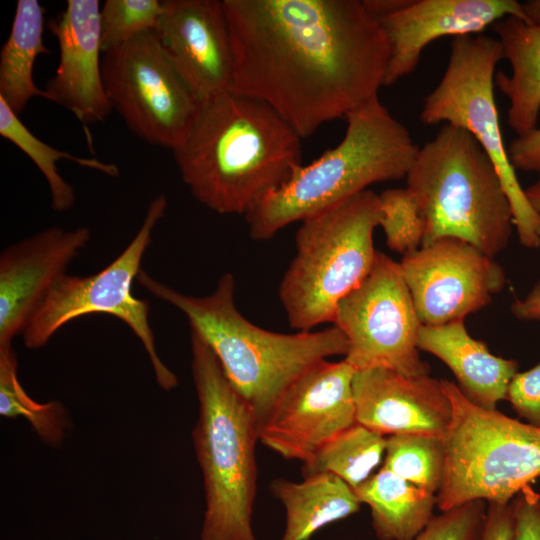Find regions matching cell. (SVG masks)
<instances>
[{"instance_id":"6da1fadb","label":"cell","mask_w":540,"mask_h":540,"mask_svg":"<svg viewBox=\"0 0 540 540\" xmlns=\"http://www.w3.org/2000/svg\"><path fill=\"white\" fill-rule=\"evenodd\" d=\"M231 91L267 104L302 139L378 97L387 37L359 0H222Z\"/></svg>"},{"instance_id":"7a4b0ae2","label":"cell","mask_w":540,"mask_h":540,"mask_svg":"<svg viewBox=\"0 0 540 540\" xmlns=\"http://www.w3.org/2000/svg\"><path fill=\"white\" fill-rule=\"evenodd\" d=\"M301 139L267 104L227 91L202 103L173 154L196 200L246 215L302 165Z\"/></svg>"},{"instance_id":"3957f363","label":"cell","mask_w":540,"mask_h":540,"mask_svg":"<svg viewBox=\"0 0 540 540\" xmlns=\"http://www.w3.org/2000/svg\"><path fill=\"white\" fill-rule=\"evenodd\" d=\"M150 294L187 318L218 359L227 379L252 410L258 431L273 407L306 369L346 355L348 341L336 326L317 332L284 334L256 326L234 302L235 280L223 274L206 296L184 294L141 269L137 278Z\"/></svg>"},{"instance_id":"277c9868","label":"cell","mask_w":540,"mask_h":540,"mask_svg":"<svg viewBox=\"0 0 540 540\" xmlns=\"http://www.w3.org/2000/svg\"><path fill=\"white\" fill-rule=\"evenodd\" d=\"M345 119L346 132L337 146L301 165L245 215L251 238L268 240L289 224L333 207L371 184L407 176L420 147L378 97Z\"/></svg>"},{"instance_id":"5b68a950","label":"cell","mask_w":540,"mask_h":540,"mask_svg":"<svg viewBox=\"0 0 540 540\" xmlns=\"http://www.w3.org/2000/svg\"><path fill=\"white\" fill-rule=\"evenodd\" d=\"M190 343L199 402L192 434L205 495L201 540H258L252 525L257 422L211 348L192 329Z\"/></svg>"},{"instance_id":"8992f818","label":"cell","mask_w":540,"mask_h":540,"mask_svg":"<svg viewBox=\"0 0 540 540\" xmlns=\"http://www.w3.org/2000/svg\"><path fill=\"white\" fill-rule=\"evenodd\" d=\"M406 180L426 222L422 246L454 237L494 258L508 244L510 201L494 163L465 129L441 126L419 148Z\"/></svg>"},{"instance_id":"52a82bcc","label":"cell","mask_w":540,"mask_h":540,"mask_svg":"<svg viewBox=\"0 0 540 540\" xmlns=\"http://www.w3.org/2000/svg\"><path fill=\"white\" fill-rule=\"evenodd\" d=\"M379 222V195L370 189L301 221L296 254L279 286L293 329L308 332L333 322L340 301L373 267Z\"/></svg>"},{"instance_id":"ba28073f","label":"cell","mask_w":540,"mask_h":540,"mask_svg":"<svg viewBox=\"0 0 540 540\" xmlns=\"http://www.w3.org/2000/svg\"><path fill=\"white\" fill-rule=\"evenodd\" d=\"M452 406L445 467L436 493L441 511L482 500L509 504L540 477V428L470 402L442 379Z\"/></svg>"},{"instance_id":"9c48e42d","label":"cell","mask_w":540,"mask_h":540,"mask_svg":"<svg viewBox=\"0 0 540 540\" xmlns=\"http://www.w3.org/2000/svg\"><path fill=\"white\" fill-rule=\"evenodd\" d=\"M503 59L497 38L479 34L453 37L446 70L425 98L420 121L451 124L468 131L495 165L510 201L521 245L540 246V213L528 201L504 144L495 100V70Z\"/></svg>"},{"instance_id":"30bf717a","label":"cell","mask_w":540,"mask_h":540,"mask_svg":"<svg viewBox=\"0 0 540 540\" xmlns=\"http://www.w3.org/2000/svg\"><path fill=\"white\" fill-rule=\"evenodd\" d=\"M164 194L155 197L143 222L126 248L95 274H64L52 286L36 309L22 336L28 349L45 346L54 334L72 320L89 314H108L124 322L142 343L156 383L164 391L178 384L176 375L160 359L149 322L150 304L133 295V281L141 271L143 256L152 233L167 209Z\"/></svg>"},{"instance_id":"8fae6325","label":"cell","mask_w":540,"mask_h":540,"mask_svg":"<svg viewBox=\"0 0 540 540\" xmlns=\"http://www.w3.org/2000/svg\"><path fill=\"white\" fill-rule=\"evenodd\" d=\"M101 72L112 109L134 134L172 151L183 144L202 103L174 67L155 30L103 53Z\"/></svg>"},{"instance_id":"7c38bea8","label":"cell","mask_w":540,"mask_h":540,"mask_svg":"<svg viewBox=\"0 0 540 540\" xmlns=\"http://www.w3.org/2000/svg\"><path fill=\"white\" fill-rule=\"evenodd\" d=\"M332 323L346 336L344 359L357 371L384 368L429 375L418 348L422 323L399 262L384 253L377 251L371 271L340 301Z\"/></svg>"},{"instance_id":"4fadbf2b","label":"cell","mask_w":540,"mask_h":540,"mask_svg":"<svg viewBox=\"0 0 540 540\" xmlns=\"http://www.w3.org/2000/svg\"><path fill=\"white\" fill-rule=\"evenodd\" d=\"M345 359L321 360L297 377L258 431V441L288 460L309 461L356 421L353 379Z\"/></svg>"},{"instance_id":"5bb4252c","label":"cell","mask_w":540,"mask_h":540,"mask_svg":"<svg viewBox=\"0 0 540 540\" xmlns=\"http://www.w3.org/2000/svg\"><path fill=\"white\" fill-rule=\"evenodd\" d=\"M417 315L426 326L465 319L506 284L503 268L472 244L444 237L403 255L399 262Z\"/></svg>"},{"instance_id":"9a60e30c","label":"cell","mask_w":540,"mask_h":540,"mask_svg":"<svg viewBox=\"0 0 540 540\" xmlns=\"http://www.w3.org/2000/svg\"><path fill=\"white\" fill-rule=\"evenodd\" d=\"M155 32L201 103L231 91L233 56L222 0H165Z\"/></svg>"},{"instance_id":"2e32d148","label":"cell","mask_w":540,"mask_h":540,"mask_svg":"<svg viewBox=\"0 0 540 540\" xmlns=\"http://www.w3.org/2000/svg\"><path fill=\"white\" fill-rule=\"evenodd\" d=\"M87 227L46 228L0 254V347L12 346L69 264L88 244Z\"/></svg>"},{"instance_id":"e0dca14e","label":"cell","mask_w":540,"mask_h":540,"mask_svg":"<svg viewBox=\"0 0 540 540\" xmlns=\"http://www.w3.org/2000/svg\"><path fill=\"white\" fill-rule=\"evenodd\" d=\"M508 16L529 23L522 3L515 0H408L402 8L377 19L390 47L383 86L411 74L434 40L479 34Z\"/></svg>"},{"instance_id":"ac0fdd59","label":"cell","mask_w":540,"mask_h":540,"mask_svg":"<svg viewBox=\"0 0 540 540\" xmlns=\"http://www.w3.org/2000/svg\"><path fill=\"white\" fill-rule=\"evenodd\" d=\"M100 7L97 0H68L48 21L60 58L45 85V99L68 109L84 126L103 122L112 110L101 72Z\"/></svg>"},{"instance_id":"d6986e66","label":"cell","mask_w":540,"mask_h":540,"mask_svg":"<svg viewBox=\"0 0 540 540\" xmlns=\"http://www.w3.org/2000/svg\"><path fill=\"white\" fill-rule=\"evenodd\" d=\"M357 423L387 437L420 434L444 439L452 406L442 380L374 368L353 379Z\"/></svg>"},{"instance_id":"ffe728a7","label":"cell","mask_w":540,"mask_h":540,"mask_svg":"<svg viewBox=\"0 0 540 540\" xmlns=\"http://www.w3.org/2000/svg\"><path fill=\"white\" fill-rule=\"evenodd\" d=\"M418 348L440 359L454 374L462 394L473 404L496 410L506 399L518 373V363L490 352L484 342L470 336L464 321L438 326L422 325Z\"/></svg>"},{"instance_id":"44dd1931","label":"cell","mask_w":540,"mask_h":540,"mask_svg":"<svg viewBox=\"0 0 540 540\" xmlns=\"http://www.w3.org/2000/svg\"><path fill=\"white\" fill-rule=\"evenodd\" d=\"M511 75L499 71L495 84L509 99L507 123L518 136L537 128L540 112V27L515 16L492 25Z\"/></svg>"},{"instance_id":"7402d4cb","label":"cell","mask_w":540,"mask_h":540,"mask_svg":"<svg viewBox=\"0 0 540 540\" xmlns=\"http://www.w3.org/2000/svg\"><path fill=\"white\" fill-rule=\"evenodd\" d=\"M272 495L285 510V528L280 540H310L325 526L360 510L355 490L330 473L303 477L301 482L274 479Z\"/></svg>"},{"instance_id":"603a6c76","label":"cell","mask_w":540,"mask_h":540,"mask_svg":"<svg viewBox=\"0 0 540 540\" xmlns=\"http://www.w3.org/2000/svg\"><path fill=\"white\" fill-rule=\"evenodd\" d=\"M379 540H413L434 516L436 495L381 467L355 489Z\"/></svg>"},{"instance_id":"cb8c5ba5","label":"cell","mask_w":540,"mask_h":540,"mask_svg":"<svg viewBox=\"0 0 540 540\" xmlns=\"http://www.w3.org/2000/svg\"><path fill=\"white\" fill-rule=\"evenodd\" d=\"M45 10L37 0H18L10 34L0 53V98L19 115L44 90L33 80L37 57L50 54L44 45Z\"/></svg>"},{"instance_id":"d4e9b609","label":"cell","mask_w":540,"mask_h":540,"mask_svg":"<svg viewBox=\"0 0 540 540\" xmlns=\"http://www.w3.org/2000/svg\"><path fill=\"white\" fill-rule=\"evenodd\" d=\"M386 437L355 423L322 446L303 463L302 476L330 473L354 490L383 462Z\"/></svg>"},{"instance_id":"484cf974","label":"cell","mask_w":540,"mask_h":540,"mask_svg":"<svg viewBox=\"0 0 540 540\" xmlns=\"http://www.w3.org/2000/svg\"><path fill=\"white\" fill-rule=\"evenodd\" d=\"M0 135L24 152L44 176L50 191L51 206L56 212L70 210L76 201L73 187L65 181L56 166L57 161L70 160L79 166L93 169L111 177L119 175L114 163L96 158H84L58 150L36 137L0 98Z\"/></svg>"},{"instance_id":"4316f807","label":"cell","mask_w":540,"mask_h":540,"mask_svg":"<svg viewBox=\"0 0 540 540\" xmlns=\"http://www.w3.org/2000/svg\"><path fill=\"white\" fill-rule=\"evenodd\" d=\"M17 367L13 347H0V415L23 417L45 443L59 445L68 428L65 408L58 401L40 403L31 398L18 379Z\"/></svg>"},{"instance_id":"83f0119b","label":"cell","mask_w":540,"mask_h":540,"mask_svg":"<svg viewBox=\"0 0 540 540\" xmlns=\"http://www.w3.org/2000/svg\"><path fill=\"white\" fill-rule=\"evenodd\" d=\"M382 467L436 495L444 474V439L420 434L387 436Z\"/></svg>"},{"instance_id":"f1b7e54d","label":"cell","mask_w":540,"mask_h":540,"mask_svg":"<svg viewBox=\"0 0 540 540\" xmlns=\"http://www.w3.org/2000/svg\"><path fill=\"white\" fill-rule=\"evenodd\" d=\"M380 222L386 244L402 255L422 246L426 222L420 204L408 188H391L379 194Z\"/></svg>"},{"instance_id":"f546056e","label":"cell","mask_w":540,"mask_h":540,"mask_svg":"<svg viewBox=\"0 0 540 540\" xmlns=\"http://www.w3.org/2000/svg\"><path fill=\"white\" fill-rule=\"evenodd\" d=\"M163 12V1L106 0L100 7L102 54L139 33L155 30Z\"/></svg>"},{"instance_id":"4dcf8cb0","label":"cell","mask_w":540,"mask_h":540,"mask_svg":"<svg viewBox=\"0 0 540 540\" xmlns=\"http://www.w3.org/2000/svg\"><path fill=\"white\" fill-rule=\"evenodd\" d=\"M487 508L476 500L441 511L413 540H482Z\"/></svg>"},{"instance_id":"1f68e13d","label":"cell","mask_w":540,"mask_h":540,"mask_svg":"<svg viewBox=\"0 0 540 540\" xmlns=\"http://www.w3.org/2000/svg\"><path fill=\"white\" fill-rule=\"evenodd\" d=\"M506 400L520 418L540 428V363L514 376Z\"/></svg>"},{"instance_id":"d6a6232c","label":"cell","mask_w":540,"mask_h":540,"mask_svg":"<svg viewBox=\"0 0 540 540\" xmlns=\"http://www.w3.org/2000/svg\"><path fill=\"white\" fill-rule=\"evenodd\" d=\"M515 540H540V494L524 488L511 501Z\"/></svg>"},{"instance_id":"836d02e7","label":"cell","mask_w":540,"mask_h":540,"mask_svg":"<svg viewBox=\"0 0 540 540\" xmlns=\"http://www.w3.org/2000/svg\"><path fill=\"white\" fill-rule=\"evenodd\" d=\"M507 150L515 170L535 172L540 177V128L516 137Z\"/></svg>"},{"instance_id":"e575fe53","label":"cell","mask_w":540,"mask_h":540,"mask_svg":"<svg viewBox=\"0 0 540 540\" xmlns=\"http://www.w3.org/2000/svg\"><path fill=\"white\" fill-rule=\"evenodd\" d=\"M482 540H515L511 502L506 505L488 504Z\"/></svg>"},{"instance_id":"d590c367","label":"cell","mask_w":540,"mask_h":540,"mask_svg":"<svg viewBox=\"0 0 540 540\" xmlns=\"http://www.w3.org/2000/svg\"><path fill=\"white\" fill-rule=\"evenodd\" d=\"M511 312L521 320H540V281L524 299L511 305Z\"/></svg>"},{"instance_id":"8d00e7d4","label":"cell","mask_w":540,"mask_h":540,"mask_svg":"<svg viewBox=\"0 0 540 540\" xmlns=\"http://www.w3.org/2000/svg\"><path fill=\"white\" fill-rule=\"evenodd\" d=\"M408 0H364L365 9L376 19L402 8Z\"/></svg>"},{"instance_id":"74e56055","label":"cell","mask_w":540,"mask_h":540,"mask_svg":"<svg viewBox=\"0 0 540 540\" xmlns=\"http://www.w3.org/2000/svg\"><path fill=\"white\" fill-rule=\"evenodd\" d=\"M522 9L529 23L540 27V0L525 1Z\"/></svg>"},{"instance_id":"f35d334b","label":"cell","mask_w":540,"mask_h":540,"mask_svg":"<svg viewBox=\"0 0 540 540\" xmlns=\"http://www.w3.org/2000/svg\"><path fill=\"white\" fill-rule=\"evenodd\" d=\"M525 195L532 207L540 213V177L537 182L524 189Z\"/></svg>"}]
</instances>
